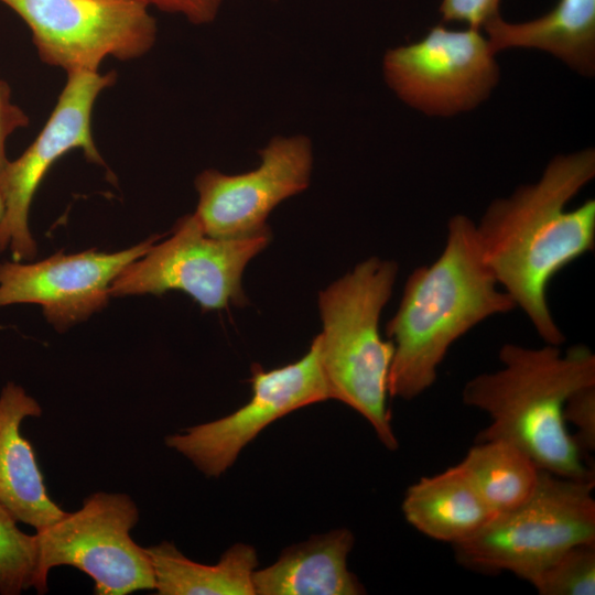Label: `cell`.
<instances>
[{
	"instance_id": "cell-10",
	"label": "cell",
	"mask_w": 595,
	"mask_h": 595,
	"mask_svg": "<svg viewBox=\"0 0 595 595\" xmlns=\"http://www.w3.org/2000/svg\"><path fill=\"white\" fill-rule=\"evenodd\" d=\"M115 72L78 71L67 80L44 127L0 175L4 213L0 224V252L10 249L13 260L35 257L36 242L30 231L29 213L34 194L51 166L74 149L95 164L106 166L91 133V115L98 95L112 86Z\"/></svg>"
},
{
	"instance_id": "cell-22",
	"label": "cell",
	"mask_w": 595,
	"mask_h": 595,
	"mask_svg": "<svg viewBox=\"0 0 595 595\" xmlns=\"http://www.w3.org/2000/svg\"><path fill=\"white\" fill-rule=\"evenodd\" d=\"M563 418L566 425L575 426L573 439L586 458L595 450V386L573 392L564 404Z\"/></svg>"
},
{
	"instance_id": "cell-3",
	"label": "cell",
	"mask_w": 595,
	"mask_h": 595,
	"mask_svg": "<svg viewBox=\"0 0 595 595\" xmlns=\"http://www.w3.org/2000/svg\"><path fill=\"white\" fill-rule=\"evenodd\" d=\"M502 367L466 382L463 402L488 414L476 442L500 440L524 452L539 468L574 479H595L563 418L567 398L595 386V356L584 345L562 354L547 344L529 348L504 344Z\"/></svg>"
},
{
	"instance_id": "cell-26",
	"label": "cell",
	"mask_w": 595,
	"mask_h": 595,
	"mask_svg": "<svg viewBox=\"0 0 595 595\" xmlns=\"http://www.w3.org/2000/svg\"><path fill=\"white\" fill-rule=\"evenodd\" d=\"M3 213H4L3 201L0 194V224L2 221Z\"/></svg>"
},
{
	"instance_id": "cell-5",
	"label": "cell",
	"mask_w": 595,
	"mask_h": 595,
	"mask_svg": "<svg viewBox=\"0 0 595 595\" xmlns=\"http://www.w3.org/2000/svg\"><path fill=\"white\" fill-rule=\"evenodd\" d=\"M595 479L540 469L529 499L453 544L457 563L483 574L509 572L531 583L571 547L595 541Z\"/></svg>"
},
{
	"instance_id": "cell-13",
	"label": "cell",
	"mask_w": 595,
	"mask_h": 595,
	"mask_svg": "<svg viewBox=\"0 0 595 595\" xmlns=\"http://www.w3.org/2000/svg\"><path fill=\"white\" fill-rule=\"evenodd\" d=\"M160 239L151 236L130 248L102 252L95 249L53 256L37 262L0 263V307L37 304L58 332L105 307L116 278Z\"/></svg>"
},
{
	"instance_id": "cell-4",
	"label": "cell",
	"mask_w": 595,
	"mask_h": 595,
	"mask_svg": "<svg viewBox=\"0 0 595 595\" xmlns=\"http://www.w3.org/2000/svg\"><path fill=\"white\" fill-rule=\"evenodd\" d=\"M398 271L396 261L370 257L321 291L323 329L314 337L329 398L364 416L391 451L398 448L387 407L394 346L382 339L379 321Z\"/></svg>"
},
{
	"instance_id": "cell-6",
	"label": "cell",
	"mask_w": 595,
	"mask_h": 595,
	"mask_svg": "<svg viewBox=\"0 0 595 595\" xmlns=\"http://www.w3.org/2000/svg\"><path fill=\"white\" fill-rule=\"evenodd\" d=\"M270 240V230L240 239L210 237L194 214L186 215L176 221L170 237L153 244L116 278L110 298L181 291L205 311L244 306V270Z\"/></svg>"
},
{
	"instance_id": "cell-15",
	"label": "cell",
	"mask_w": 595,
	"mask_h": 595,
	"mask_svg": "<svg viewBox=\"0 0 595 595\" xmlns=\"http://www.w3.org/2000/svg\"><path fill=\"white\" fill-rule=\"evenodd\" d=\"M354 534L346 528L288 547L268 567L255 570V595H359L366 589L347 569Z\"/></svg>"
},
{
	"instance_id": "cell-25",
	"label": "cell",
	"mask_w": 595,
	"mask_h": 595,
	"mask_svg": "<svg viewBox=\"0 0 595 595\" xmlns=\"http://www.w3.org/2000/svg\"><path fill=\"white\" fill-rule=\"evenodd\" d=\"M29 121L26 113L11 101L8 83L0 79V175L9 163L6 152L7 139L17 129L26 127Z\"/></svg>"
},
{
	"instance_id": "cell-16",
	"label": "cell",
	"mask_w": 595,
	"mask_h": 595,
	"mask_svg": "<svg viewBox=\"0 0 595 595\" xmlns=\"http://www.w3.org/2000/svg\"><path fill=\"white\" fill-rule=\"evenodd\" d=\"M482 30L495 54L507 48H534L582 76L595 73V0H559L545 14L518 23L498 15Z\"/></svg>"
},
{
	"instance_id": "cell-20",
	"label": "cell",
	"mask_w": 595,
	"mask_h": 595,
	"mask_svg": "<svg viewBox=\"0 0 595 595\" xmlns=\"http://www.w3.org/2000/svg\"><path fill=\"white\" fill-rule=\"evenodd\" d=\"M17 523L0 504V594L18 595L31 587L43 594L47 582L40 573L36 536L23 532Z\"/></svg>"
},
{
	"instance_id": "cell-12",
	"label": "cell",
	"mask_w": 595,
	"mask_h": 595,
	"mask_svg": "<svg viewBox=\"0 0 595 595\" xmlns=\"http://www.w3.org/2000/svg\"><path fill=\"white\" fill-rule=\"evenodd\" d=\"M259 153V165L249 172L231 175L208 169L196 176L193 214L206 235L240 239L269 231L270 213L307 188L313 150L306 136L274 137Z\"/></svg>"
},
{
	"instance_id": "cell-7",
	"label": "cell",
	"mask_w": 595,
	"mask_h": 595,
	"mask_svg": "<svg viewBox=\"0 0 595 595\" xmlns=\"http://www.w3.org/2000/svg\"><path fill=\"white\" fill-rule=\"evenodd\" d=\"M139 510L126 494L95 493L83 506L36 531L40 573L61 565L74 566L90 576L98 595H126L154 589V572L145 548L130 532Z\"/></svg>"
},
{
	"instance_id": "cell-21",
	"label": "cell",
	"mask_w": 595,
	"mask_h": 595,
	"mask_svg": "<svg viewBox=\"0 0 595 595\" xmlns=\"http://www.w3.org/2000/svg\"><path fill=\"white\" fill-rule=\"evenodd\" d=\"M531 584L540 595H594L595 541L567 549Z\"/></svg>"
},
{
	"instance_id": "cell-19",
	"label": "cell",
	"mask_w": 595,
	"mask_h": 595,
	"mask_svg": "<svg viewBox=\"0 0 595 595\" xmlns=\"http://www.w3.org/2000/svg\"><path fill=\"white\" fill-rule=\"evenodd\" d=\"M458 464L495 515L529 499L541 469L520 448L500 440L476 442Z\"/></svg>"
},
{
	"instance_id": "cell-1",
	"label": "cell",
	"mask_w": 595,
	"mask_h": 595,
	"mask_svg": "<svg viewBox=\"0 0 595 595\" xmlns=\"http://www.w3.org/2000/svg\"><path fill=\"white\" fill-rule=\"evenodd\" d=\"M594 176L593 148L559 154L536 183L494 199L476 225L483 259L498 285L550 345L560 346L565 336L549 307V283L595 247V201L566 206Z\"/></svg>"
},
{
	"instance_id": "cell-9",
	"label": "cell",
	"mask_w": 595,
	"mask_h": 595,
	"mask_svg": "<svg viewBox=\"0 0 595 595\" xmlns=\"http://www.w3.org/2000/svg\"><path fill=\"white\" fill-rule=\"evenodd\" d=\"M480 31L437 24L419 41L388 50L382 60L386 84L428 116L451 117L477 108L500 77L496 54Z\"/></svg>"
},
{
	"instance_id": "cell-2",
	"label": "cell",
	"mask_w": 595,
	"mask_h": 595,
	"mask_svg": "<svg viewBox=\"0 0 595 595\" xmlns=\"http://www.w3.org/2000/svg\"><path fill=\"white\" fill-rule=\"evenodd\" d=\"M486 266L476 224L455 215L443 251L408 277L399 307L387 323L394 346L389 397L411 400L436 380L452 344L484 320L516 309Z\"/></svg>"
},
{
	"instance_id": "cell-17",
	"label": "cell",
	"mask_w": 595,
	"mask_h": 595,
	"mask_svg": "<svg viewBox=\"0 0 595 595\" xmlns=\"http://www.w3.org/2000/svg\"><path fill=\"white\" fill-rule=\"evenodd\" d=\"M405 520L430 539L456 544L494 516L459 464L421 477L402 500Z\"/></svg>"
},
{
	"instance_id": "cell-18",
	"label": "cell",
	"mask_w": 595,
	"mask_h": 595,
	"mask_svg": "<svg viewBox=\"0 0 595 595\" xmlns=\"http://www.w3.org/2000/svg\"><path fill=\"white\" fill-rule=\"evenodd\" d=\"M145 549L154 572L156 594L255 595L252 574L258 558L251 545L234 544L218 563L209 565L187 559L167 541Z\"/></svg>"
},
{
	"instance_id": "cell-8",
	"label": "cell",
	"mask_w": 595,
	"mask_h": 595,
	"mask_svg": "<svg viewBox=\"0 0 595 595\" xmlns=\"http://www.w3.org/2000/svg\"><path fill=\"white\" fill-rule=\"evenodd\" d=\"M29 26L45 64L66 74L98 72L107 57L129 61L148 53L158 26L138 0H0Z\"/></svg>"
},
{
	"instance_id": "cell-14",
	"label": "cell",
	"mask_w": 595,
	"mask_h": 595,
	"mask_svg": "<svg viewBox=\"0 0 595 595\" xmlns=\"http://www.w3.org/2000/svg\"><path fill=\"white\" fill-rule=\"evenodd\" d=\"M42 414L39 402L10 381L0 392V504L18 522L40 531L66 511L48 496L33 447L21 433L25 418Z\"/></svg>"
},
{
	"instance_id": "cell-24",
	"label": "cell",
	"mask_w": 595,
	"mask_h": 595,
	"mask_svg": "<svg viewBox=\"0 0 595 595\" xmlns=\"http://www.w3.org/2000/svg\"><path fill=\"white\" fill-rule=\"evenodd\" d=\"M145 6H153L161 11L184 15L191 23L208 24L213 22L224 0H138Z\"/></svg>"
},
{
	"instance_id": "cell-23",
	"label": "cell",
	"mask_w": 595,
	"mask_h": 595,
	"mask_svg": "<svg viewBox=\"0 0 595 595\" xmlns=\"http://www.w3.org/2000/svg\"><path fill=\"white\" fill-rule=\"evenodd\" d=\"M500 0H441L440 13L444 22H462L467 28L482 30L499 14Z\"/></svg>"
},
{
	"instance_id": "cell-11",
	"label": "cell",
	"mask_w": 595,
	"mask_h": 595,
	"mask_svg": "<svg viewBox=\"0 0 595 595\" xmlns=\"http://www.w3.org/2000/svg\"><path fill=\"white\" fill-rule=\"evenodd\" d=\"M252 394L235 412L165 437V444L190 459L207 477H219L239 453L268 425L310 404L329 398L321 369L317 343L292 364L264 370L252 365Z\"/></svg>"
}]
</instances>
